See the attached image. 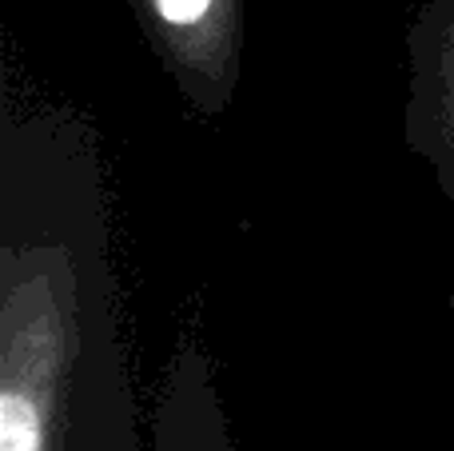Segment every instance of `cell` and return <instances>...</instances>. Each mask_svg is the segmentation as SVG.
I'll use <instances>...</instances> for the list:
<instances>
[{"label": "cell", "mask_w": 454, "mask_h": 451, "mask_svg": "<svg viewBox=\"0 0 454 451\" xmlns=\"http://www.w3.org/2000/svg\"><path fill=\"white\" fill-rule=\"evenodd\" d=\"M128 8L184 108L215 124L243 76L247 0H128Z\"/></svg>", "instance_id": "6da1fadb"}, {"label": "cell", "mask_w": 454, "mask_h": 451, "mask_svg": "<svg viewBox=\"0 0 454 451\" xmlns=\"http://www.w3.org/2000/svg\"><path fill=\"white\" fill-rule=\"evenodd\" d=\"M403 44H407L403 140L431 168L447 204H454V0H419Z\"/></svg>", "instance_id": "7a4b0ae2"}]
</instances>
